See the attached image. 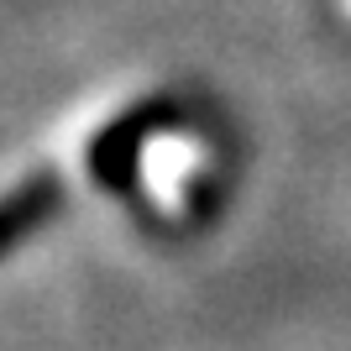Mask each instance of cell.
<instances>
[{
	"label": "cell",
	"mask_w": 351,
	"mask_h": 351,
	"mask_svg": "<svg viewBox=\"0 0 351 351\" xmlns=\"http://www.w3.org/2000/svg\"><path fill=\"white\" fill-rule=\"evenodd\" d=\"M178 126V105L168 95H147V100L116 110L110 121L95 126V136L84 142V173L95 189L105 194H132L136 178H142L147 147L158 142L162 132Z\"/></svg>",
	"instance_id": "obj_1"
},
{
	"label": "cell",
	"mask_w": 351,
	"mask_h": 351,
	"mask_svg": "<svg viewBox=\"0 0 351 351\" xmlns=\"http://www.w3.org/2000/svg\"><path fill=\"white\" fill-rule=\"evenodd\" d=\"M63 199H69V189H63V173H53V168H37L0 194V263L58 215Z\"/></svg>",
	"instance_id": "obj_2"
}]
</instances>
